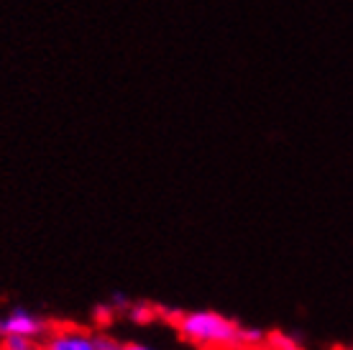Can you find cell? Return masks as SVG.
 Wrapping results in <instances>:
<instances>
[{"instance_id": "6", "label": "cell", "mask_w": 353, "mask_h": 350, "mask_svg": "<svg viewBox=\"0 0 353 350\" xmlns=\"http://www.w3.org/2000/svg\"><path fill=\"white\" fill-rule=\"evenodd\" d=\"M118 350H157V348H151V345H146V342H121V348Z\"/></svg>"}, {"instance_id": "8", "label": "cell", "mask_w": 353, "mask_h": 350, "mask_svg": "<svg viewBox=\"0 0 353 350\" xmlns=\"http://www.w3.org/2000/svg\"><path fill=\"white\" fill-rule=\"evenodd\" d=\"M41 350H49V348H44V345H41Z\"/></svg>"}, {"instance_id": "7", "label": "cell", "mask_w": 353, "mask_h": 350, "mask_svg": "<svg viewBox=\"0 0 353 350\" xmlns=\"http://www.w3.org/2000/svg\"><path fill=\"white\" fill-rule=\"evenodd\" d=\"M336 350H353V348H348V345H343V348H336Z\"/></svg>"}, {"instance_id": "1", "label": "cell", "mask_w": 353, "mask_h": 350, "mask_svg": "<svg viewBox=\"0 0 353 350\" xmlns=\"http://www.w3.org/2000/svg\"><path fill=\"white\" fill-rule=\"evenodd\" d=\"M176 333L203 350H264L269 335L236 322L215 309H190L174 315Z\"/></svg>"}, {"instance_id": "5", "label": "cell", "mask_w": 353, "mask_h": 350, "mask_svg": "<svg viewBox=\"0 0 353 350\" xmlns=\"http://www.w3.org/2000/svg\"><path fill=\"white\" fill-rule=\"evenodd\" d=\"M0 350H41V342L31 340V338H3Z\"/></svg>"}, {"instance_id": "3", "label": "cell", "mask_w": 353, "mask_h": 350, "mask_svg": "<svg viewBox=\"0 0 353 350\" xmlns=\"http://www.w3.org/2000/svg\"><path fill=\"white\" fill-rule=\"evenodd\" d=\"M44 348L49 350H97V333L72 327V325H54L52 333L46 335Z\"/></svg>"}, {"instance_id": "4", "label": "cell", "mask_w": 353, "mask_h": 350, "mask_svg": "<svg viewBox=\"0 0 353 350\" xmlns=\"http://www.w3.org/2000/svg\"><path fill=\"white\" fill-rule=\"evenodd\" d=\"M264 350H307L300 340H294L290 335L274 333L266 338V348Z\"/></svg>"}, {"instance_id": "2", "label": "cell", "mask_w": 353, "mask_h": 350, "mask_svg": "<svg viewBox=\"0 0 353 350\" xmlns=\"http://www.w3.org/2000/svg\"><path fill=\"white\" fill-rule=\"evenodd\" d=\"M54 325L39 312H31L26 307H10L0 312V340L3 338H31L44 345L46 335L52 333Z\"/></svg>"}]
</instances>
